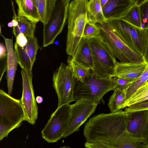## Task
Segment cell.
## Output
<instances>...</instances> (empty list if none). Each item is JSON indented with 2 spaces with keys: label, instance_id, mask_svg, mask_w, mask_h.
Instances as JSON below:
<instances>
[{
  "label": "cell",
  "instance_id": "15",
  "mask_svg": "<svg viewBox=\"0 0 148 148\" xmlns=\"http://www.w3.org/2000/svg\"><path fill=\"white\" fill-rule=\"evenodd\" d=\"M137 0H108L102 8L106 20L123 17Z\"/></svg>",
  "mask_w": 148,
  "mask_h": 148
},
{
  "label": "cell",
  "instance_id": "39",
  "mask_svg": "<svg viewBox=\"0 0 148 148\" xmlns=\"http://www.w3.org/2000/svg\"><path fill=\"white\" fill-rule=\"evenodd\" d=\"M36 102L38 103H41L43 101V99L42 97L41 96H38L36 99Z\"/></svg>",
  "mask_w": 148,
  "mask_h": 148
},
{
  "label": "cell",
  "instance_id": "33",
  "mask_svg": "<svg viewBox=\"0 0 148 148\" xmlns=\"http://www.w3.org/2000/svg\"><path fill=\"white\" fill-rule=\"evenodd\" d=\"M14 129L13 127L0 123V141L7 137L9 134Z\"/></svg>",
  "mask_w": 148,
  "mask_h": 148
},
{
  "label": "cell",
  "instance_id": "18",
  "mask_svg": "<svg viewBox=\"0 0 148 148\" xmlns=\"http://www.w3.org/2000/svg\"><path fill=\"white\" fill-rule=\"evenodd\" d=\"M89 39L83 37L74 54L72 56L79 65L92 70L94 67V64Z\"/></svg>",
  "mask_w": 148,
  "mask_h": 148
},
{
  "label": "cell",
  "instance_id": "9",
  "mask_svg": "<svg viewBox=\"0 0 148 148\" xmlns=\"http://www.w3.org/2000/svg\"><path fill=\"white\" fill-rule=\"evenodd\" d=\"M71 106L65 104L58 106L41 131L42 138L49 143L62 138L69 118Z\"/></svg>",
  "mask_w": 148,
  "mask_h": 148
},
{
  "label": "cell",
  "instance_id": "7",
  "mask_svg": "<svg viewBox=\"0 0 148 148\" xmlns=\"http://www.w3.org/2000/svg\"><path fill=\"white\" fill-rule=\"evenodd\" d=\"M71 67L62 62L54 72L53 86L58 97V106L74 101V91L76 84Z\"/></svg>",
  "mask_w": 148,
  "mask_h": 148
},
{
  "label": "cell",
  "instance_id": "42",
  "mask_svg": "<svg viewBox=\"0 0 148 148\" xmlns=\"http://www.w3.org/2000/svg\"><path fill=\"white\" fill-rule=\"evenodd\" d=\"M145 144L146 145L147 148H148V135L145 140Z\"/></svg>",
  "mask_w": 148,
  "mask_h": 148
},
{
  "label": "cell",
  "instance_id": "14",
  "mask_svg": "<svg viewBox=\"0 0 148 148\" xmlns=\"http://www.w3.org/2000/svg\"><path fill=\"white\" fill-rule=\"evenodd\" d=\"M127 113V132L134 137L145 140L148 135V110Z\"/></svg>",
  "mask_w": 148,
  "mask_h": 148
},
{
  "label": "cell",
  "instance_id": "23",
  "mask_svg": "<svg viewBox=\"0 0 148 148\" xmlns=\"http://www.w3.org/2000/svg\"><path fill=\"white\" fill-rule=\"evenodd\" d=\"M115 148H147L145 139L134 137L127 131L118 140Z\"/></svg>",
  "mask_w": 148,
  "mask_h": 148
},
{
  "label": "cell",
  "instance_id": "34",
  "mask_svg": "<svg viewBox=\"0 0 148 148\" xmlns=\"http://www.w3.org/2000/svg\"><path fill=\"white\" fill-rule=\"evenodd\" d=\"M84 146L88 148H111L109 145L99 142H86Z\"/></svg>",
  "mask_w": 148,
  "mask_h": 148
},
{
  "label": "cell",
  "instance_id": "29",
  "mask_svg": "<svg viewBox=\"0 0 148 148\" xmlns=\"http://www.w3.org/2000/svg\"><path fill=\"white\" fill-rule=\"evenodd\" d=\"M100 29L97 23L88 21L84 28L83 37L90 39L100 34Z\"/></svg>",
  "mask_w": 148,
  "mask_h": 148
},
{
  "label": "cell",
  "instance_id": "6",
  "mask_svg": "<svg viewBox=\"0 0 148 148\" xmlns=\"http://www.w3.org/2000/svg\"><path fill=\"white\" fill-rule=\"evenodd\" d=\"M97 24L100 29V35L110 47L115 57L120 62H145L142 56L130 48L119 37L107 21Z\"/></svg>",
  "mask_w": 148,
  "mask_h": 148
},
{
  "label": "cell",
  "instance_id": "1",
  "mask_svg": "<svg viewBox=\"0 0 148 148\" xmlns=\"http://www.w3.org/2000/svg\"><path fill=\"white\" fill-rule=\"evenodd\" d=\"M127 113L121 110L97 114L85 125L83 134L86 142H99L115 148L118 140L126 131Z\"/></svg>",
  "mask_w": 148,
  "mask_h": 148
},
{
  "label": "cell",
  "instance_id": "22",
  "mask_svg": "<svg viewBox=\"0 0 148 148\" xmlns=\"http://www.w3.org/2000/svg\"><path fill=\"white\" fill-rule=\"evenodd\" d=\"M127 89L120 90L115 89L114 90L113 93L110 97L108 103L111 112H116L126 107Z\"/></svg>",
  "mask_w": 148,
  "mask_h": 148
},
{
  "label": "cell",
  "instance_id": "16",
  "mask_svg": "<svg viewBox=\"0 0 148 148\" xmlns=\"http://www.w3.org/2000/svg\"><path fill=\"white\" fill-rule=\"evenodd\" d=\"M147 64L146 62L125 63L117 62L115 68L114 77L125 79L132 82L140 76Z\"/></svg>",
  "mask_w": 148,
  "mask_h": 148
},
{
  "label": "cell",
  "instance_id": "3",
  "mask_svg": "<svg viewBox=\"0 0 148 148\" xmlns=\"http://www.w3.org/2000/svg\"><path fill=\"white\" fill-rule=\"evenodd\" d=\"M116 85L114 77H103L91 71L83 82L79 81L76 84L74 91V101L85 99L98 104L104 95L114 90Z\"/></svg>",
  "mask_w": 148,
  "mask_h": 148
},
{
  "label": "cell",
  "instance_id": "36",
  "mask_svg": "<svg viewBox=\"0 0 148 148\" xmlns=\"http://www.w3.org/2000/svg\"><path fill=\"white\" fill-rule=\"evenodd\" d=\"M0 79L1 82L4 73L7 70V56L0 60Z\"/></svg>",
  "mask_w": 148,
  "mask_h": 148
},
{
  "label": "cell",
  "instance_id": "35",
  "mask_svg": "<svg viewBox=\"0 0 148 148\" xmlns=\"http://www.w3.org/2000/svg\"><path fill=\"white\" fill-rule=\"evenodd\" d=\"M16 38L15 43L21 47L25 46L28 42L27 38L22 33L19 34Z\"/></svg>",
  "mask_w": 148,
  "mask_h": 148
},
{
  "label": "cell",
  "instance_id": "10",
  "mask_svg": "<svg viewBox=\"0 0 148 148\" xmlns=\"http://www.w3.org/2000/svg\"><path fill=\"white\" fill-rule=\"evenodd\" d=\"M25 115L21 99H15L0 90V123L18 127L25 121Z\"/></svg>",
  "mask_w": 148,
  "mask_h": 148
},
{
  "label": "cell",
  "instance_id": "27",
  "mask_svg": "<svg viewBox=\"0 0 148 148\" xmlns=\"http://www.w3.org/2000/svg\"><path fill=\"white\" fill-rule=\"evenodd\" d=\"M148 101V81L139 88L127 101L126 107Z\"/></svg>",
  "mask_w": 148,
  "mask_h": 148
},
{
  "label": "cell",
  "instance_id": "37",
  "mask_svg": "<svg viewBox=\"0 0 148 148\" xmlns=\"http://www.w3.org/2000/svg\"><path fill=\"white\" fill-rule=\"evenodd\" d=\"M7 56V51L5 45L1 43L0 44V60Z\"/></svg>",
  "mask_w": 148,
  "mask_h": 148
},
{
  "label": "cell",
  "instance_id": "31",
  "mask_svg": "<svg viewBox=\"0 0 148 148\" xmlns=\"http://www.w3.org/2000/svg\"><path fill=\"white\" fill-rule=\"evenodd\" d=\"M145 110H148V101L127 107L124 111L126 113H128Z\"/></svg>",
  "mask_w": 148,
  "mask_h": 148
},
{
  "label": "cell",
  "instance_id": "20",
  "mask_svg": "<svg viewBox=\"0 0 148 148\" xmlns=\"http://www.w3.org/2000/svg\"><path fill=\"white\" fill-rule=\"evenodd\" d=\"M13 18L18 22L17 25L13 27L12 33L15 37L21 33L24 34L27 38L35 35L36 23L24 16L15 14Z\"/></svg>",
  "mask_w": 148,
  "mask_h": 148
},
{
  "label": "cell",
  "instance_id": "17",
  "mask_svg": "<svg viewBox=\"0 0 148 148\" xmlns=\"http://www.w3.org/2000/svg\"><path fill=\"white\" fill-rule=\"evenodd\" d=\"M7 51V68L6 78L7 80L8 94L12 93L14 79L18 63V58L14 49L12 39L7 38L3 35Z\"/></svg>",
  "mask_w": 148,
  "mask_h": 148
},
{
  "label": "cell",
  "instance_id": "24",
  "mask_svg": "<svg viewBox=\"0 0 148 148\" xmlns=\"http://www.w3.org/2000/svg\"><path fill=\"white\" fill-rule=\"evenodd\" d=\"M57 0H40L38 7L40 21L43 25L47 23L53 10Z\"/></svg>",
  "mask_w": 148,
  "mask_h": 148
},
{
  "label": "cell",
  "instance_id": "38",
  "mask_svg": "<svg viewBox=\"0 0 148 148\" xmlns=\"http://www.w3.org/2000/svg\"><path fill=\"white\" fill-rule=\"evenodd\" d=\"M148 36V39L146 51L145 55L143 57L145 62L148 64V27L145 28Z\"/></svg>",
  "mask_w": 148,
  "mask_h": 148
},
{
  "label": "cell",
  "instance_id": "32",
  "mask_svg": "<svg viewBox=\"0 0 148 148\" xmlns=\"http://www.w3.org/2000/svg\"><path fill=\"white\" fill-rule=\"evenodd\" d=\"M116 84L115 89L120 90L127 89L132 82L125 79L114 77Z\"/></svg>",
  "mask_w": 148,
  "mask_h": 148
},
{
  "label": "cell",
  "instance_id": "19",
  "mask_svg": "<svg viewBox=\"0 0 148 148\" xmlns=\"http://www.w3.org/2000/svg\"><path fill=\"white\" fill-rule=\"evenodd\" d=\"M18 6V15L25 17L37 23L40 21L38 9L31 0H15Z\"/></svg>",
  "mask_w": 148,
  "mask_h": 148
},
{
  "label": "cell",
  "instance_id": "26",
  "mask_svg": "<svg viewBox=\"0 0 148 148\" xmlns=\"http://www.w3.org/2000/svg\"><path fill=\"white\" fill-rule=\"evenodd\" d=\"M67 62L71 67L74 75L78 81L83 82L85 79L89 75L91 70L79 65L72 56L69 57Z\"/></svg>",
  "mask_w": 148,
  "mask_h": 148
},
{
  "label": "cell",
  "instance_id": "8",
  "mask_svg": "<svg viewBox=\"0 0 148 148\" xmlns=\"http://www.w3.org/2000/svg\"><path fill=\"white\" fill-rule=\"evenodd\" d=\"M70 0H57L55 8L47 24L43 25L42 46L53 44L61 33L67 19Z\"/></svg>",
  "mask_w": 148,
  "mask_h": 148
},
{
  "label": "cell",
  "instance_id": "28",
  "mask_svg": "<svg viewBox=\"0 0 148 148\" xmlns=\"http://www.w3.org/2000/svg\"><path fill=\"white\" fill-rule=\"evenodd\" d=\"M148 80V64L143 73L135 81L132 83L128 88L126 95L127 101L137 90Z\"/></svg>",
  "mask_w": 148,
  "mask_h": 148
},
{
  "label": "cell",
  "instance_id": "40",
  "mask_svg": "<svg viewBox=\"0 0 148 148\" xmlns=\"http://www.w3.org/2000/svg\"><path fill=\"white\" fill-rule=\"evenodd\" d=\"M33 3L35 5L37 8L39 2L40 0H31Z\"/></svg>",
  "mask_w": 148,
  "mask_h": 148
},
{
  "label": "cell",
  "instance_id": "4",
  "mask_svg": "<svg viewBox=\"0 0 148 148\" xmlns=\"http://www.w3.org/2000/svg\"><path fill=\"white\" fill-rule=\"evenodd\" d=\"M93 58V72L103 77H114L117 62L109 46L100 35L89 39Z\"/></svg>",
  "mask_w": 148,
  "mask_h": 148
},
{
  "label": "cell",
  "instance_id": "2",
  "mask_svg": "<svg viewBox=\"0 0 148 148\" xmlns=\"http://www.w3.org/2000/svg\"><path fill=\"white\" fill-rule=\"evenodd\" d=\"M88 0H74L69 3L66 51L70 56L74 54L82 38L87 16Z\"/></svg>",
  "mask_w": 148,
  "mask_h": 148
},
{
  "label": "cell",
  "instance_id": "13",
  "mask_svg": "<svg viewBox=\"0 0 148 148\" xmlns=\"http://www.w3.org/2000/svg\"><path fill=\"white\" fill-rule=\"evenodd\" d=\"M28 42L21 47L15 42L14 49L18 58V63L22 69L32 72L38 50L40 48L37 38L35 35L27 37Z\"/></svg>",
  "mask_w": 148,
  "mask_h": 148
},
{
  "label": "cell",
  "instance_id": "30",
  "mask_svg": "<svg viewBox=\"0 0 148 148\" xmlns=\"http://www.w3.org/2000/svg\"><path fill=\"white\" fill-rule=\"evenodd\" d=\"M141 17V28H145L148 27V0L142 1L139 3Z\"/></svg>",
  "mask_w": 148,
  "mask_h": 148
},
{
  "label": "cell",
  "instance_id": "11",
  "mask_svg": "<svg viewBox=\"0 0 148 148\" xmlns=\"http://www.w3.org/2000/svg\"><path fill=\"white\" fill-rule=\"evenodd\" d=\"M98 104L87 100L81 99L71 105L69 118L62 138L78 131L80 127L94 113Z\"/></svg>",
  "mask_w": 148,
  "mask_h": 148
},
{
  "label": "cell",
  "instance_id": "12",
  "mask_svg": "<svg viewBox=\"0 0 148 148\" xmlns=\"http://www.w3.org/2000/svg\"><path fill=\"white\" fill-rule=\"evenodd\" d=\"M21 73L23 92L21 100L25 112V121L34 125L38 118V107L32 84V72L22 69Z\"/></svg>",
  "mask_w": 148,
  "mask_h": 148
},
{
  "label": "cell",
  "instance_id": "21",
  "mask_svg": "<svg viewBox=\"0 0 148 148\" xmlns=\"http://www.w3.org/2000/svg\"><path fill=\"white\" fill-rule=\"evenodd\" d=\"M87 19L95 23L106 21L103 14L100 0H89L87 4Z\"/></svg>",
  "mask_w": 148,
  "mask_h": 148
},
{
  "label": "cell",
  "instance_id": "25",
  "mask_svg": "<svg viewBox=\"0 0 148 148\" xmlns=\"http://www.w3.org/2000/svg\"><path fill=\"white\" fill-rule=\"evenodd\" d=\"M139 0L129 10L127 13L121 18L130 24L141 28V17L139 6Z\"/></svg>",
  "mask_w": 148,
  "mask_h": 148
},
{
  "label": "cell",
  "instance_id": "5",
  "mask_svg": "<svg viewBox=\"0 0 148 148\" xmlns=\"http://www.w3.org/2000/svg\"><path fill=\"white\" fill-rule=\"evenodd\" d=\"M107 21L119 37L130 48L143 57L148 39L145 28L138 27L120 18Z\"/></svg>",
  "mask_w": 148,
  "mask_h": 148
},
{
  "label": "cell",
  "instance_id": "41",
  "mask_svg": "<svg viewBox=\"0 0 148 148\" xmlns=\"http://www.w3.org/2000/svg\"><path fill=\"white\" fill-rule=\"evenodd\" d=\"M101 5L102 8L105 4L107 2L108 0H100Z\"/></svg>",
  "mask_w": 148,
  "mask_h": 148
}]
</instances>
